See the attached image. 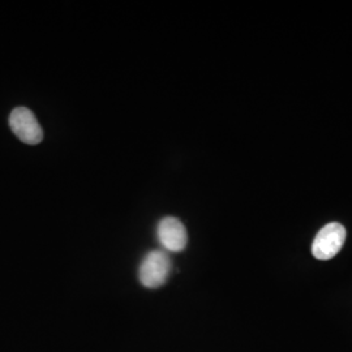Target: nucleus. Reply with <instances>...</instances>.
Segmentation results:
<instances>
[{
    "label": "nucleus",
    "instance_id": "nucleus-1",
    "mask_svg": "<svg viewBox=\"0 0 352 352\" xmlns=\"http://www.w3.org/2000/svg\"><path fill=\"white\" fill-rule=\"evenodd\" d=\"M173 272V261L168 252L154 250L148 252L139 266L140 283L146 289L162 287Z\"/></svg>",
    "mask_w": 352,
    "mask_h": 352
},
{
    "label": "nucleus",
    "instance_id": "nucleus-2",
    "mask_svg": "<svg viewBox=\"0 0 352 352\" xmlns=\"http://www.w3.org/2000/svg\"><path fill=\"white\" fill-rule=\"evenodd\" d=\"M347 236V231L340 223L333 222L322 227L312 244V254L317 260L327 261L340 253Z\"/></svg>",
    "mask_w": 352,
    "mask_h": 352
},
{
    "label": "nucleus",
    "instance_id": "nucleus-3",
    "mask_svg": "<svg viewBox=\"0 0 352 352\" xmlns=\"http://www.w3.org/2000/svg\"><path fill=\"white\" fill-rule=\"evenodd\" d=\"M13 133L28 145H37L43 139V129L36 115L26 107H16L10 115Z\"/></svg>",
    "mask_w": 352,
    "mask_h": 352
},
{
    "label": "nucleus",
    "instance_id": "nucleus-4",
    "mask_svg": "<svg viewBox=\"0 0 352 352\" xmlns=\"http://www.w3.org/2000/svg\"><path fill=\"white\" fill-rule=\"evenodd\" d=\"M157 239L166 252H182L188 243L186 226L175 217H164L157 226Z\"/></svg>",
    "mask_w": 352,
    "mask_h": 352
}]
</instances>
